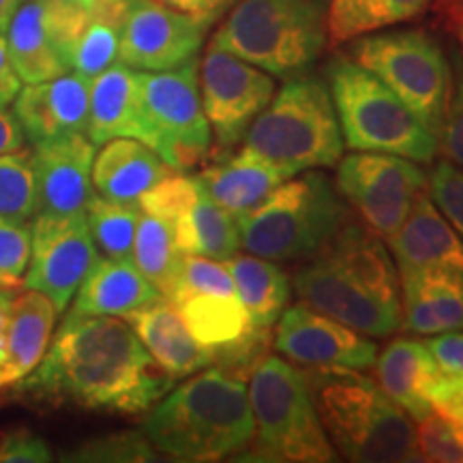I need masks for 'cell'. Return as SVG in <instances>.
Wrapping results in <instances>:
<instances>
[{
    "label": "cell",
    "mask_w": 463,
    "mask_h": 463,
    "mask_svg": "<svg viewBox=\"0 0 463 463\" xmlns=\"http://www.w3.org/2000/svg\"><path fill=\"white\" fill-rule=\"evenodd\" d=\"M174 382L123 317L67 314L43 361L11 389L31 402L142 414Z\"/></svg>",
    "instance_id": "1"
},
{
    "label": "cell",
    "mask_w": 463,
    "mask_h": 463,
    "mask_svg": "<svg viewBox=\"0 0 463 463\" xmlns=\"http://www.w3.org/2000/svg\"><path fill=\"white\" fill-rule=\"evenodd\" d=\"M140 431L176 461H219L245 453L253 414L245 378L211 364L146 410Z\"/></svg>",
    "instance_id": "2"
},
{
    "label": "cell",
    "mask_w": 463,
    "mask_h": 463,
    "mask_svg": "<svg viewBox=\"0 0 463 463\" xmlns=\"http://www.w3.org/2000/svg\"><path fill=\"white\" fill-rule=\"evenodd\" d=\"M324 431L347 461H422L412 419L361 372H311Z\"/></svg>",
    "instance_id": "3"
},
{
    "label": "cell",
    "mask_w": 463,
    "mask_h": 463,
    "mask_svg": "<svg viewBox=\"0 0 463 463\" xmlns=\"http://www.w3.org/2000/svg\"><path fill=\"white\" fill-rule=\"evenodd\" d=\"M253 438L249 461L328 463L339 461L324 431L309 375L281 356H264L249 373Z\"/></svg>",
    "instance_id": "4"
},
{
    "label": "cell",
    "mask_w": 463,
    "mask_h": 463,
    "mask_svg": "<svg viewBox=\"0 0 463 463\" xmlns=\"http://www.w3.org/2000/svg\"><path fill=\"white\" fill-rule=\"evenodd\" d=\"M328 5L331 0H239L211 43L273 78H298L326 48Z\"/></svg>",
    "instance_id": "5"
},
{
    "label": "cell",
    "mask_w": 463,
    "mask_h": 463,
    "mask_svg": "<svg viewBox=\"0 0 463 463\" xmlns=\"http://www.w3.org/2000/svg\"><path fill=\"white\" fill-rule=\"evenodd\" d=\"M350 219L326 174L307 170L283 181L264 202L236 217L241 247L253 256L292 262L320 253Z\"/></svg>",
    "instance_id": "6"
},
{
    "label": "cell",
    "mask_w": 463,
    "mask_h": 463,
    "mask_svg": "<svg viewBox=\"0 0 463 463\" xmlns=\"http://www.w3.org/2000/svg\"><path fill=\"white\" fill-rule=\"evenodd\" d=\"M326 80L347 148L399 155L416 164H431L438 157L439 144L430 127L350 56H335Z\"/></svg>",
    "instance_id": "7"
},
{
    "label": "cell",
    "mask_w": 463,
    "mask_h": 463,
    "mask_svg": "<svg viewBox=\"0 0 463 463\" xmlns=\"http://www.w3.org/2000/svg\"><path fill=\"white\" fill-rule=\"evenodd\" d=\"M242 142L292 176L337 165L345 144L328 84L311 75L288 80L258 114Z\"/></svg>",
    "instance_id": "8"
},
{
    "label": "cell",
    "mask_w": 463,
    "mask_h": 463,
    "mask_svg": "<svg viewBox=\"0 0 463 463\" xmlns=\"http://www.w3.org/2000/svg\"><path fill=\"white\" fill-rule=\"evenodd\" d=\"M347 56L380 78L438 137L450 92V62L430 33H367L352 39Z\"/></svg>",
    "instance_id": "9"
},
{
    "label": "cell",
    "mask_w": 463,
    "mask_h": 463,
    "mask_svg": "<svg viewBox=\"0 0 463 463\" xmlns=\"http://www.w3.org/2000/svg\"><path fill=\"white\" fill-rule=\"evenodd\" d=\"M198 69L194 58L167 71H137L144 109L157 133V155L174 172L194 170L213 153Z\"/></svg>",
    "instance_id": "10"
},
{
    "label": "cell",
    "mask_w": 463,
    "mask_h": 463,
    "mask_svg": "<svg viewBox=\"0 0 463 463\" xmlns=\"http://www.w3.org/2000/svg\"><path fill=\"white\" fill-rule=\"evenodd\" d=\"M200 97L211 125V157L222 159L245 140L249 127L277 92L273 75L211 43L198 69Z\"/></svg>",
    "instance_id": "11"
},
{
    "label": "cell",
    "mask_w": 463,
    "mask_h": 463,
    "mask_svg": "<svg viewBox=\"0 0 463 463\" xmlns=\"http://www.w3.org/2000/svg\"><path fill=\"white\" fill-rule=\"evenodd\" d=\"M335 187L380 239H391L408 217L416 195L427 189V174L416 161L391 153H356L341 157Z\"/></svg>",
    "instance_id": "12"
},
{
    "label": "cell",
    "mask_w": 463,
    "mask_h": 463,
    "mask_svg": "<svg viewBox=\"0 0 463 463\" xmlns=\"http://www.w3.org/2000/svg\"><path fill=\"white\" fill-rule=\"evenodd\" d=\"M97 260L99 251L84 213H39L31 222V258L22 286L45 294L62 314Z\"/></svg>",
    "instance_id": "13"
},
{
    "label": "cell",
    "mask_w": 463,
    "mask_h": 463,
    "mask_svg": "<svg viewBox=\"0 0 463 463\" xmlns=\"http://www.w3.org/2000/svg\"><path fill=\"white\" fill-rule=\"evenodd\" d=\"M89 15L71 0H28L7 28V50L22 84L45 82L71 71L69 52Z\"/></svg>",
    "instance_id": "14"
},
{
    "label": "cell",
    "mask_w": 463,
    "mask_h": 463,
    "mask_svg": "<svg viewBox=\"0 0 463 463\" xmlns=\"http://www.w3.org/2000/svg\"><path fill=\"white\" fill-rule=\"evenodd\" d=\"M206 22L165 7L159 0H127L118 61L136 71H167L198 58Z\"/></svg>",
    "instance_id": "15"
},
{
    "label": "cell",
    "mask_w": 463,
    "mask_h": 463,
    "mask_svg": "<svg viewBox=\"0 0 463 463\" xmlns=\"http://www.w3.org/2000/svg\"><path fill=\"white\" fill-rule=\"evenodd\" d=\"M275 331V350L286 361L314 372H364L378 345L361 333L307 305L286 307Z\"/></svg>",
    "instance_id": "16"
},
{
    "label": "cell",
    "mask_w": 463,
    "mask_h": 463,
    "mask_svg": "<svg viewBox=\"0 0 463 463\" xmlns=\"http://www.w3.org/2000/svg\"><path fill=\"white\" fill-rule=\"evenodd\" d=\"M292 288L300 303L361 335L389 337L402 328V309L382 303L320 253L294 273Z\"/></svg>",
    "instance_id": "17"
},
{
    "label": "cell",
    "mask_w": 463,
    "mask_h": 463,
    "mask_svg": "<svg viewBox=\"0 0 463 463\" xmlns=\"http://www.w3.org/2000/svg\"><path fill=\"white\" fill-rule=\"evenodd\" d=\"M33 174L37 184L39 213L75 215L84 213L92 191L95 144L86 133L33 144ZM37 213V215H39Z\"/></svg>",
    "instance_id": "18"
},
{
    "label": "cell",
    "mask_w": 463,
    "mask_h": 463,
    "mask_svg": "<svg viewBox=\"0 0 463 463\" xmlns=\"http://www.w3.org/2000/svg\"><path fill=\"white\" fill-rule=\"evenodd\" d=\"M89 103L90 80L69 71L20 89L14 101V116L26 142L39 144L71 133H86Z\"/></svg>",
    "instance_id": "19"
},
{
    "label": "cell",
    "mask_w": 463,
    "mask_h": 463,
    "mask_svg": "<svg viewBox=\"0 0 463 463\" xmlns=\"http://www.w3.org/2000/svg\"><path fill=\"white\" fill-rule=\"evenodd\" d=\"M86 136L95 146L116 137H133L157 153V133L144 109L137 71L114 62L90 80V103Z\"/></svg>",
    "instance_id": "20"
},
{
    "label": "cell",
    "mask_w": 463,
    "mask_h": 463,
    "mask_svg": "<svg viewBox=\"0 0 463 463\" xmlns=\"http://www.w3.org/2000/svg\"><path fill=\"white\" fill-rule=\"evenodd\" d=\"M389 242L397 273L439 269L463 277V241L442 211L433 204L430 194L416 195L408 217Z\"/></svg>",
    "instance_id": "21"
},
{
    "label": "cell",
    "mask_w": 463,
    "mask_h": 463,
    "mask_svg": "<svg viewBox=\"0 0 463 463\" xmlns=\"http://www.w3.org/2000/svg\"><path fill=\"white\" fill-rule=\"evenodd\" d=\"M123 320L131 324L148 354L174 380L189 378L213 364V352L194 339L181 311L167 298L131 311Z\"/></svg>",
    "instance_id": "22"
},
{
    "label": "cell",
    "mask_w": 463,
    "mask_h": 463,
    "mask_svg": "<svg viewBox=\"0 0 463 463\" xmlns=\"http://www.w3.org/2000/svg\"><path fill=\"white\" fill-rule=\"evenodd\" d=\"M288 178H292V174L247 146L234 155H225L198 174L211 200L232 217L253 211Z\"/></svg>",
    "instance_id": "23"
},
{
    "label": "cell",
    "mask_w": 463,
    "mask_h": 463,
    "mask_svg": "<svg viewBox=\"0 0 463 463\" xmlns=\"http://www.w3.org/2000/svg\"><path fill=\"white\" fill-rule=\"evenodd\" d=\"M402 326L414 335L463 331V277L427 269L399 273Z\"/></svg>",
    "instance_id": "24"
},
{
    "label": "cell",
    "mask_w": 463,
    "mask_h": 463,
    "mask_svg": "<svg viewBox=\"0 0 463 463\" xmlns=\"http://www.w3.org/2000/svg\"><path fill=\"white\" fill-rule=\"evenodd\" d=\"M164 298L129 258H101L80 283L69 316L125 317Z\"/></svg>",
    "instance_id": "25"
},
{
    "label": "cell",
    "mask_w": 463,
    "mask_h": 463,
    "mask_svg": "<svg viewBox=\"0 0 463 463\" xmlns=\"http://www.w3.org/2000/svg\"><path fill=\"white\" fill-rule=\"evenodd\" d=\"M320 256L331 260L382 303L402 309V288L395 260L389 249L382 245L380 236L367 225L347 219L322 249Z\"/></svg>",
    "instance_id": "26"
},
{
    "label": "cell",
    "mask_w": 463,
    "mask_h": 463,
    "mask_svg": "<svg viewBox=\"0 0 463 463\" xmlns=\"http://www.w3.org/2000/svg\"><path fill=\"white\" fill-rule=\"evenodd\" d=\"M58 317L54 303L37 292H17L7 337L0 347V391L11 389L43 361Z\"/></svg>",
    "instance_id": "27"
},
{
    "label": "cell",
    "mask_w": 463,
    "mask_h": 463,
    "mask_svg": "<svg viewBox=\"0 0 463 463\" xmlns=\"http://www.w3.org/2000/svg\"><path fill=\"white\" fill-rule=\"evenodd\" d=\"M174 170L153 148L133 137L101 144L92 159V189L116 202H137L144 191Z\"/></svg>",
    "instance_id": "28"
},
{
    "label": "cell",
    "mask_w": 463,
    "mask_h": 463,
    "mask_svg": "<svg viewBox=\"0 0 463 463\" xmlns=\"http://www.w3.org/2000/svg\"><path fill=\"white\" fill-rule=\"evenodd\" d=\"M373 364L378 386L410 419L419 422L431 414V405L427 403L425 395L439 367L425 341L408 337L391 341Z\"/></svg>",
    "instance_id": "29"
},
{
    "label": "cell",
    "mask_w": 463,
    "mask_h": 463,
    "mask_svg": "<svg viewBox=\"0 0 463 463\" xmlns=\"http://www.w3.org/2000/svg\"><path fill=\"white\" fill-rule=\"evenodd\" d=\"M234 292L258 328H270L279 320L292 297V279L275 260L260 256H232L225 260Z\"/></svg>",
    "instance_id": "30"
},
{
    "label": "cell",
    "mask_w": 463,
    "mask_h": 463,
    "mask_svg": "<svg viewBox=\"0 0 463 463\" xmlns=\"http://www.w3.org/2000/svg\"><path fill=\"white\" fill-rule=\"evenodd\" d=\"M174 241L181 253H194L213 260H230L241 249V234L236 217L215 204L204 187L200 198L184 215L172 222Z\"/></svg>",
    "instance_id": "31"
},
{
    "label": "cell",
    "mask_w": 463,
    "mask_h": 463,
    "mask_svg": "<svg viewBox=\"0 0 463 463\" xmlns=\"http://www.w3.org/2000/svg\"><path fill=\"white\" fill-rule=\"evenodd\" d=\"M172 305L181 311L194 339L208 347L213 356L222 347L245 337L253 328L247 309L236 294H189Z\"/></svg>",
    "instance_id": "32"
},
{
    "label": "cell",
    "mask_w": 463,
    "mask_h": 463,
    "mask_svg": "<svg viewBox=\"0 0 463 463\" xmlns=\"http://www.w3.org/2000/svg\"><path fill=\"white\" fill-rule=\"evenodd\" d=\"M433 0H331L328 39L347 43L361 34L408 22L430 9Z\"/></svg>",
    "instance_id": "33"
},
{
    "label": "cell",
    "mask_w": 463,
    "mask_h": 463,
    "mask_svg": "<svg viewBox=\"0 0 463 463\" xmlns=\"http://www.w3.org/2000/svg\"><path fill=\"white\" fill-rule=\"evenodd\" d=\"M183 253L174 241L172 225L164 219L142 213L133 239L131 260L142 275L159 289L161 297L170 298L176 286Z\"/></svg>",
    "instance_id": "34"
},
{
    "label": "cell",
    "mask_w": 463,
    "mask_h": 463,
    "mask_svg": "<svg viewBox=\"0 0 463 463\" xmlns=\"http://www.w3.org/2000/svg\"><path fill=\"white\" fill-rule=\"evenodd\" d=\"M92 241L103 256L129 258L136 239V228L140 222L142 208L137 202H116L99 194H92L84 208Z\"/></svg>",
    "instance_id": "35"
},
{
    "label": "cell",
    "mask_w": 463,
    "mask_h": 463,
    "mask_svg": "<svg viewBox=\"0 0 463 463\" xmlns=\"http://www.w3.org/2000/svg\"><path fill=\"white\" fill-rule=\"evenodd\" d=\"M123 14H90L69 52L71 71L86 80L97 78L118 61Z\"/></svg>",
    "instance_id": "36"
},
{
    "label": "cell",
    "mask_w": 463,
    "mask_h": 463,
    "mask_svg": "<svg viewBox=\"0 0 463 463\" xmlns=\"http://www.w3.org/2000/svg\"><path fill=\"white\" fill-rule=\"evenodd\" d=\"M39 213L33 153L28 148L0 155V215L31 219Z\"/></svg>",
    "instance_id": "37"
},
{
    "label": "cell",
    "mask_w": 463,
    "mask_h": 463,
    "mask_svg": "<svg viewBox=\"0 0 463 463\" xmlns=\"http://www.w3.org/2000/svg\"><path fill=\"white\" fill-rule=\"evenodd\" d=\"M200 191L202 184L198 176L172 172L159 183H155L148 191H144L137 200V206L142 208V213L172 223L195 204V200L200 198Z\"/></svg>",
    "instance_id": "38"
},
{
    "label": "cell",
    "mask_w": 463,
    "mask_h": 463,
    "mask_svg": "<svg viewBox=\"0 0 463 463\" xmlns=\"http://www.w3.org/2000/svg\"><path fill=\"white\" fill-rule=\"evenodd\" d=\"M189 294H225V297L236 294L228 266L222 260L183 253L176 286H174L172 297L167 300L178 303Z\"/></svg>",
    "instance_id": "39"
},
{
    "label": "cell",
    "mask_w": 463,
    "mask_h": 463,
    "mask_svg": "<svg viewBox=\"0 0 463 463\" xmlns=\"http://www.w3.org/2000/svg\"><path fill=\"white\" fill-rule=\"evenodd\" d=\"M157 450L142 431H123L80 444L62 457L65 461H153Z\"/></svg>",
    "instance_id": "40"
},
{
    "label": "cell",
    "mask_w": 463,
    "mask_h": 463,
    "mask_svg": "<svg viewBox=\"0 0 463 463\" xmlns=\"http://www.w3.org/2000/svg\"><path fill=\"white\" fill-rule=\"evenodd\" d=\"M450 92L438 131L439 150L450 164L463 170V54L450 50Z\"/></svg>",
    "instance_id": "41"
},
{
    "label": "cell",
    "mask_w": 463,
    "mask_h": 463,
    "mask_svg": "<svg viewBox=\"0 0 463 463\" xmlns=\"http://www.w3.org/2000/svg\"><path fill=\"white\" fill-rule=\"evenodd\" d=\"M416 449L422 461L463 463V431L436 412L419 420L416 430Z\"/></svg>",
    "instance_id": "42"
},
{
    "label": "cell",
    "mask_w": 463,
    "mask_h": 463,
    "mask_svg": "<svg viewBox=\"0 0 463 463\" xmlns=\"http://www.w3.org/2000/svg\"><path fill=\"white\" fill-rule=\"evenodd\" d=\"M427 194L463 241V170L449 159H433L427 174Z\"/></svg>",
    "instance_id": "43"
},
{
    "label": "cell",
    "mask_w": 463,
    "mask_h": 463,
    "mask_svg": "<svg viewBox=\"0 0 463 463\" xmlns=\"http://www.w3.org/2000/svg\"><path fill=\"white\" fill-rule=\"evenodd\" d=\"M31 258L28 219L0 215V275L22 279Z\"/></svg>",
    "instance_id": "44"
},
{
    "label": "cell",
    "mask_w": 463,
    "mask_h": 463,
    "mask_svg": "<svg viewBox=\"0 0 463 463\" xmlns=\"http://www.w3.org/2000/svg\"><path fill=\"white\" fill-rule=\"evenodd\" d=\"M425 397L431 412L463 427V375L438 372Z\"/></svg>",
    "instance_id": "45"
},
{
    "label": "cell",
    "mask_w": 463,
    "mask_h": 463,
    "mask_svg": "<svg viewBox=\"0 0 463 463\" xmlns=\"http://www.w3.org/2000/svg\"><path fill=\"white\" fill-rule=\"evenodd\" d=\"M45 463L52 450L43 438L31 430H14L0 436V463Z\"/></svg>",
    "instance_id": "46"
},
{
    "label": "cell",
    "mask_w": 463,
    "mask_h": 463,
    "mask_svg": "<svg viewBox=\"0 0 463 463\" xmlns=\"http://www.w3.org/2000/svg\"><path fill=\"white\" fill-rule=\"evenodd\" d=\"M427 350L431 352L433 361L439 367V372L463 375V333L450 331L439 333L438 337L425 341Z\"/></svg>",
    "instance_id": "47"
},
{
    "label": "cell",
    "mask_w": 463,
    "mask_h": 463,
    "mask_svg": "<svg viewBox=\"0 0 463 463\" xmlns=\"http://www.w3.org/2000/svg\"><path fill=\"white\" fill-rule=\"evenodd\" d=\"M165 7L181 11V14L194 15L198 20L213 26L228 11L236 0H159Z\"/></svg>",
    "instance_id": "48"
},
{
    "label": "cell",
    "mask_w": 463,
    "mask_h": 463,
    "mask_svg": "<svg viewBox=\"0 0 463 463\" xmlns=\"http://www.w3.org/2000/svg\"><path fill=\"white\" fill-rule=\"evenodd\" d=\"M22 89V80L17 78L14 62L9 58L7 34L0 33V108L7 109L14 106L17 92Z\"/></svg>",
    "instance_id": "49"
},
{
    "label": "cell",
    "mask_w": 463,
    "mask_h": 463,
    "mask_svg": "<svg viewBox=\"0 0 463 463\" xmlns=\"http://www.w3.org/2000/svg\"><path fill=\"white\" fill-rule=\"evenodd\" d=\"M24 144L26 136L15 120V116L0 108V155L24 148Z\"/></svg>",
    "instance_id": "50"
},
{
    "label": "cell",
    "mask_w": 463,
    "mask_h": 463,
    "mask_svg": "<svg viewBox=\"0 0 463 463\" xmlns=\"http://www.w3.org/2000/svg\"><path fill=\"white\" fill-rule=\"evenodd\" d=\"M17 288H0V347L7 337V328L11 320V309H14V300L17 297Z\"/></svg>",
    "instance_id": "51"
},
{
    "label": "cell",
    "mask_w": 463,
    "mask_h": 463,
    "mask_svg": "<svg viewBox=\"0 0 463 463\" xmlns=\"http://www.w3.org/2000/svg\"><path fill=\"white\" fill-rule=\"evenodd\" d=\"M86 14H125L127 0H71Z\"/></svg>",
    "instance_id": "52"
},
{
    "label": "cell",
    "mask_w": 463,
    "mask_h": 463,
    "mask_svg": "<svg viewBox=\"0 0 463 463\" xmlns=\"http://www.w3.org/2000/svg\"><path fill=\"white\" fill-rule=\"evenodd\" d=\"M20 0H0V33H7L11 17H14Z\"/></svg>",
    "instance_id": "53"
},
{
    "label": "cell",
    "mask_w": 463,
    "mask_h": 463,
    "mask_svg": "<svg viewBox=\"0 0 463 463\" xmlns=\"http://www.w3.org/2000/svg\"><path fill=\"white\" fill-rule=\"evenodd\" d=\"M15 286H22V279H14V277L0 275V288H15Z\"/></svg>",
    "instance_id": "54"
},
{
    "label": "cell",
    "mask_w": 463,
    "mask_h": 463,
    "mask_svg": "<svg viewBox=\"0 0 463 463\" xmlns=\"http://www.w3.org/2000/svg\"><path fill=\"white\" fill-rule=\"evenodd\" d=\"M457 39H459V45L463 50V15L459 17V22H457Z\"/></svg>",
    "instance_id": "55"
}]
</instances>
